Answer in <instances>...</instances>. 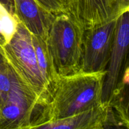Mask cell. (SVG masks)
<instances>
[{
	"mask_svg": "<svg viewBox=\"0 0 129 129\" xmlns=\"http://www.w3.org/2000/svg\"><path fill=\"white\" fill-rule=\"evenodd\" d=\"M104 76L105 72H78L59 76L50 92V121L101 105Z\"/></svg>",
	"mask_w": 129,
	"mask_h": 129,
	"instance_id": "obj_1",
	"label": "cell"
},
{
	"mask_svg": "<svg viewBox=\"0 0 129 129\" xmlns=\"http://www.w3.org/2000/svg\"><path fill=\"white\" fill-rule=\"evenodd\" d=\"M50 102L40 98L13 69L11 86L0 107V129H33L50 121Z\"/></svg>",
	"mask_w": 129,
	"mask_h": 129,
	"instance_id": "obj_2",
	"label": "cell"
},
{
	"mask_svg": "<svg viewBox=\"0 0 129 129\" xmlns=\"http://www.w3.org/2000/svg\"><path fill=\"white\" fill-rule=\"evenodd\" d=\"M84 30L69 13L53 18L45 40L59 77L80 72Z\"/></svg>",
	"mask_w": 129,
	"mask_h": 129,
	"instance_id": "obj_3",
	"label": "cell"
},
{
	"mask_svg": "<svg viewBox=\"0 0 129 129\" xmlns=\"http://www.w3.org/2000/svg\"><path fill=\"white\" fill-rule=\"evenodd\" d=\"M3 49L21 79L40 98L50 102V91L38 66L31 34L19 20L16 32Z\"/></svg>",
	"mask_w": 129,
	"mask_h": 129,
	"instance_id": "obj_4",
	"label": "cell"
},
{
	"mask_svg": "<svg viewBox=\"0 0 129 129\" xmlns=\"http://www.w3.org/2000/svg\"><path fill=\"white\" fill-rule=\"evenodd\" d=\"M128 56L129 10L117 18L109 60L103 78L102 103L104 105L109 106Z\"/></svg>",
	"mask_w": 129,
	"mask_h": 129,
	"instance_id": "obj_5",
	"label": "cell"
},
{
	"mask_svg": "<svg viewBox=\"0 0 129 129\" xmlns=\"http://www.w3.org/2000/svg\"><path fill=\"white\" fill-rule=\"evenodd\" d=\"M117 19L84 30L80 72L105 73Z\"/></svg>",
	"mask_w": 129,
	"mask_h": 129,
	"instance_id": "obj_6",
	"label": "cell"
},
{
	"mask_svg": "<svg viewBox=\"0 0 129 129\" xmlns=\"http://www.w3.org/2000/svg\"><path fill=\"white\" fill-rule=\"evenodd\" d=\"M129 10V0H68V13L84 30L117 19Z\"/></svg>",
	"mask_w": 129,
	"mask_h": 129,
	"instance_id": "obj_7",
	"label": "cell"
},
{
	"mask_svg": "<svg viewBox=\"0 0 129 129\" xmlns=\"http://www.w3.org/2000/svg\"><path fill=\"white\" fill-rule=\"evenodd\" d=\"M125 128L112 107L102 104L85 112L40 125L42 129Z\"/></svg>",
	"mask_w": 129,
	"mask_h": 129,
	"instance_id": "obj_8",
	"label": "cell"
},
{
	"mask_svg": "<svg viewBox=\"0 0 129 129\" xmlns=\"http://www.w3.org/2000/svg\"><path fill=\"white\" fill-rule=\"evenodd\" d=\"M15 16L32 35L46 38L54 15L35 0H14Z\"/></svg>",
	"mask_w": 129,
	"mask_h": 129,
	"instance_id": "obj_9",
	"label": "cell"
},
{
	"mask_svg": "<svg viewBox=\"0 0 129 129\" xmlns=\"http://www.w3.org/2000/svg\"><path fill=\"white\" fill-rule=\"evenodd\" d=\"M109 107H112L125 128H129V56Z\"/></svg>",
	"mask_w": 129,
	"mask_h": 129,
	"instance_id": "obj_10",
	"label": "cell"
},
{
	"mask_svg": "<svg viewBox=\"0 0 129 129\" xmlns=\"http://www.w3.org/2000/svg\"><path fill=\"white\" fill-rule=\"evenodd\" d=\"M31 36L38 66L44 81L49 87L50 94L52 88L59 76L54 69L45 38L32 34Z\"/></svg>",
	"mask_w": 129,
	"mask_h": 129,
	"instance_id": "obj_11",
	"label": "cell"
},
{
	"mask_svg": "<svg viewBox=\"0 0 129 129\" xmlns=\"http://www.w3.org/2000/svg\"><path fill=\"white\" fill-rule=\"evenodd\" d=\"M13 68L0 45V107L6 100L11 86Z\"/></svg>",
	"mask_w": 129,
	"mask_h": 129,
	"instance_id": "obj_12",
	"label": "cell"
},
{
	"mask_svg": "<svg viewBox=\"0 0 129 129\" xmlns=\"http://www.w3.org/2000/svg\"><path fill=\"white\" fill-rule=\"evenodd\" d=\"M47 12L51 15H60L68 13V0H35Z\"/></svg>",
	"mask_w": 129,
	"mask_h": 129,
	"instance_id": "obj_13",
	"label": "cell"
},
{
	"mask_svg": "<svg viewBox=\"0 0 129 129\" xmlns=\"http://www.w3.org/2000/svg\"><path fill=\"white\" fill-rule=\"evenodd\" d=\"M1 5L0 4V45L3 47L7 43V41H6V36H5V25H4L1 14Z\"/></svg>",
	"mask_w": 129,
	"mask_h": 129,
	"instance_id": "obj_14",
	"label": "cell"
},
{
	"mask_svg": "<svg viewBox=\"0 0 129 129\" xmlns=\"http://www.w3.org/2000/svg\"><path fill=\"white\" fill-rule=\"evenodd\" d=\"M0 4L6 8L11 15H15V2L14 0H0Z\"/></svg>",
	"mask_w": 129,
	"mask_h": 129,
	"instance_id": "obj_15",
	"label": "cell"
}]
</instances>
